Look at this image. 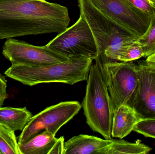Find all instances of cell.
I'll list each match as a JSON object with an SVG mask.
<instances>
[{"instance_id": "obj_1", "label": "cell", "mask_w": 155, "mask_h": 154, "mask_svg": "<svg viewBox=\"0 0 155 154\" xmlns=\"http://www.w3.org/2000/svg\"><path fill=\"white\" fill-rule=\"evenodd\" d=\"M68 8L46 0H0V40L61 33L68 28Z\"/></svg>"}, {"instance_id": "obj_2", "label": "cell", "mask_w": 155, "mask_h": 154, "mask_svg": "<svg viewBox=\"0 0 155 154\" xmlns=\"http://www.w3.org/2000/svg\"><path fill=\"white\" fill-rule=\"evenodd\" d=\"M93 61L90 58L80 56L71 57L65 62L49 65L12 64L5 74L27 86L49 83L73 85L87 80Z\"/></svg>"}, {"instance_id": "obj_3", "label": "cell", "mask_w": 155, "mask_h": 154, "mask_svg": "<svg viewBox=\"0 0 155 154\" xmlns=\"http://www.w3.org/2000/svg\"><path fill=\"white\" fill-rule=\"evenodd\" d=\"M78 1L80 14L86 20L95 39L98 58L117 61L121 51L140 38L100 11L91 0Z\"/></svg>"}, {"instance_id": "obj_4", "label": "cell", "mask_w": 155, "mask_h": 154, "mask_svg": "<svg viewBox=\"0 0 155 154\" xmlns=\"http://www.w3.org/2000/svg\"><path fill=\"white\" fill-rule=\"evenodd\" d=\"M82 106L87 123L92 130L105 139H112L114 104L101 69L95 61L92 63Z\"/></svg>"}, {"instance_id": "obj_5", "label": "cell", "mask_w": 155, "mask_h": 154, "mask_svg": "<svg viewBox=\"0 0 155 154\" xmlns=\"http://www.w3.org/2000/svg\"><path fill=\"white\" fill-rule=\"evenodd\" d=\"M94 61L101 69L114 108L123 105L133 108L139 85L137 64L98 58Z\"/></svg>"}, {"instance_id": "obj_6", "label": "cell", "mask_w": 155, "mask_h": 154, "mask_svg": "<svg viewBox=\"0 0 155 154\" xmlns=\"http://www.w3.org/2000/svg\"><path fill=\"white\" fill-rule=\"evenodd\" d=\"M46 46L68 58L82 56L94 60L98 56V49L94 34L81 14L74 24L59 33Z\"/></svg>"}, {"instance_id": "obj_7", "label": "cell", "mask_w": 155, "mask_h": 154, "mask_svg": "<svg viewBox=\"0 0 155 154\" xmlns=\"http://www.w3.org/2000/svg\"><path fill=\"white\" fill-rule=\"evenodd\" d=\"M82 108L76 101L62 102L46 108L32 116L18 138L19 145L46 130L55 136L62 127L71 121Z\"/></svg>"}, {"instance_id": "obj_8", "label": "cell", "mask_w": 155, "mask_h": 154, "mask_svg": "<svg viewBox=\"0 0 155 154\" xmlns=\"http://www.w3.org/2000/svg\"><path fill=\"white\" fill-rule=\"evenodd\" d=\"M2 53L12 64L40 66L65 62L69 59L46 45L35 46L13 38L5 41Z\"/></svg>"}, {"instance_id": "obj_9", "label": "cell", "mask_w": 155, "mask_h": 154, "mask_svg": "<svg viewBox=\"0 0 155 154\" xmlns=\"http://www.w3.org/2000/svg\"><path fill=\"white\" fill-rule=\"evenodd\" d=\"M91 1L100 11L137 37H142L149 27L151 16L135 8L127 0Z\"/></svg>"}, {"instance_id": "obj_10", "label": "cell", "mask_w": 155, "mask_h": 154, "mask_svg": "<svg viewBox=\"0 0 155 154\" xmlns=\"http://www.w3.org/2000/svg\"><path fill=\"white\" fill-rule=\"evenodd\" d=\"M137 66L139 85L133 108L142 120L155 119V69L144 61Z\"/></svg>"}, {"instance_id": "obj_11", "label": "cell", "mask_w": 155, "mask_h": 154, "mask_svg": "<svg viewBox=\"0 0 155 154\" xmlns=\"http://www.w3.org/2000/svg\"><path fill=\"white\" fill-rule=\"evenodd\" d=\"M111 140L79 135L64 143V154H106Z\"/></svg>"}, {"instance_id": "obj_12", "label": "cell", "mask_w": 155, "mask_h": 154, "mask_svg": "<svg viewBox=\"0 0 155 154\" xmlns=\"http://www.w3.org/2000/svg\"><path fill=\"white\" fill-rule=\"evenodd\" d=\"M142 120L132 108L123 105L114 109L112 137L122 139L127 136L138 122Z\"/></svg>"}, {"instance_id": "obj_13", "label": "cell", "mask_w": 155, "mask_h": 154, "mask_svg": "<svg viewBox=\"0 0 155 154\" xmlns=\"http://www.w3.org/2000/svg\"><path fill=\"white\" fill-rule=\"evenodd\" d=\"M32 117L26 107H0V124L15 132L22 131Z\"/></svg>"}, {"instance_id": "obj_14", "label": "cell", "mask_w": 155, "mask_h": 154, "mask_svg": "<svg viewBox=\"0 0 155 154\" xmlns=\"http://www.w3.org/2000/svg\"><path fill=\"white\" fill-rule=\"evenodd\" d=\"M58 138L46 130L19 145L21 154H49Z\"/></svg>"}, {"instance_id": "obj_15", "label": "cell", "mask_w": 155, "mask_h": 154, "mask_svg": "<svg viewBox=\"0 0 155 154\" xmlns=\"http://www.w3.org/2000/svg\"><path fill=\"white\" fill-rule=\"evenodd\" d=\"M152 148L142 143L139 140L130 143L123 140H111L106 154H146Z\"/></svg>"}, {"instance_id": "obj_16", "label": "cell", "mask_w": 155, "mask_h": 154, "mask_svg": "<svg viewBox=\"0 0 155 154\" xmlns=\"http://www.w3.org/2000/svg\"><path fill=\"white\" fill-rule=\"evenodd\" d=\"M0 154H21L15 132L0 124Z\"/></svg>"}, {"instance_id": "obj_17", "label": "cell", "mask_w": 155, "mask_h": 154, "mask_svg": "<svg viewBox=\"0 0 155 154\" xmlns=\"http://www.w3.org/2000/svg\"><path fill=\"white\" fill-rule=\"evenodd\" d=\"M143 48L144 58L155 53V12L152 14L149 27L145 33L138 39Z\"/></svg>"}, {"instance_id": "obj_18", "label": "cell", "mask_w": 155, "mask_h": 154, "mask_svg": "<svg viewBox=\"0 0 155 154\" xmlns=\"http://www.w3.org/2000/svg\"><path fill=\"white\" fill-rule=\"evenodd\" d=\"M144 52L138 40L124 48L117 58V61H132L143 57Z\"/></svg>"}, {"instance_id": "obj_19", "label": "cell", "mask_w": 155, "mask_h": 154, "mask_svg": "<svg viewBox=\"0 0 155 154\" xmlns=\"http://www.w3.org/2000/svg\"><path fill=\"white\" fill-rule=\"evenodd\" d=\"M134 131L146 137L155 138V119L141 120L135 125Z\"/></svg>"}, {"instance_id": "obj_20", "label": "cell", "mask_w": 155, "mask_h": 154, "mask_svg": "<svg viewBox=\"0 0 155 154\" xmlns=\"http://www.w3.org/2000/svg\"><path fill=\"white\" fill-rule=\"evenodd\" d=\"M132 5L149 16L155 12V4L151 0H127Z\"/></svg>"}, {"instance_id": "obj_21", "label": "cell", "mask_w": 155, "mask_h": 154, "mask_svg": "<svg viewBox=\"0 0 155 154\" xmlns=\"http://www.w3.org/2000/svg\"><path fill=\"white\" fill-rule=\"evenodd\" d=\"M8 96L7 93V81L0 74V107L3 105Z\"/></svg>"}, {"instance_id": "obj_22", "label": "cell", "mask_w": 155, "mask_h": 154, "mask_svg": "<svg viewBox=\"0 0 155 154\" xmlns=\"http://www.w3.org/2000/svg\"><path fill=\"white\" fill-rule=\"evenodd\" d=\"M64 137H61L58 140L51 149L49 154H64Z\"/></svg>"}, {"instance_id": "obj_23", "label": "cell", "mask_w": 155, "mask_h": 154, "mask_svg": "<svg viewBox=\"0 0 155 154\" xmlns=\"http://www.w3.org/2000/svg\"><path fill=\"white\" fill-rule=\"evenodd\" d=\"M144 61L147 65L155 69V53L147 58Z\"/></svg>"}, {"instance_id": "obj_24", "label": "cell", "mask_w": 155, "mask_h": 154, "mask_svg": "<svg viewBox=\"0 0 155 154\" xmlns=\"http://www.w3.org/2000/svg\"><path fill=\"white\" fill-rule=\"evenodd\" d=\"M151 1H153V2L155 4V0H151Z\"/></svg>"}]
</instances>
